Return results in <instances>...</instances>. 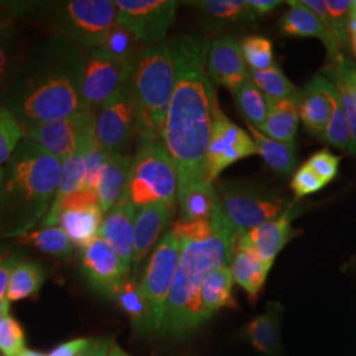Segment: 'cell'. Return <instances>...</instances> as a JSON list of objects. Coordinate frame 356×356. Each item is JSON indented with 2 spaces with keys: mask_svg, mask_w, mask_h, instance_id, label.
Segmentation results:
<instances>
[{
  "mask_svg": "<svg viewBox=\"0 0 356 356\" xmlns=\"http://www.w3.org/2000/svg\"><path fill=\"white\" fill-rule=\"evenodd\" d=\"M24 138L26 128L8 108L0 104V166L8 163Z\"/></svg>",
  "mask_w": 356,
  "mask_h": 356,
  "instance_id": "obj_37",
  "label": "cell"
},
{
  "mask_svg": "<svg viewBox=\"0 0 356 356\" xmlns=\"http://www.w3.org/2000/svg\"><path fill=\"white\" fill-rule=\"evenodd\" d=\"M323 78L314 76L305 88L298 91V115L305 127L314 136L323 138L331 118V103L323 89Z\"/></svg>",
  "mask_w": 356,
  "mask_h": 356,
  "instance_id": "obj_21",
  "label": "cell"
},
{
  "mask_svg": "<svg viewBox=\"0 0 356 356\" xmlns=\"http://www.w3.org/2000/svg\"><path fill=\"white\" fill-rule=\"evenodd\" d=\"M234 95L235 103L241 113L245 116L247 123L256 128L261 127L267 119L270 107V101L263 94V91L250 78L234 92Z\"/></svg>",
  "mask_w": 356,
  "mask_h": 356,
  "instance_id": "obj_34",
  "label": "cell"
},
{
  "mask_svg": "<svg viewBox=\"0 0 356 356\" xmlns=\"http://www.w3.org/2000/svg\"><path fill=\"white\" fill-rule=\"evenodd\" d=\"M325 73L330 76L332 81H339L351 92L356 104V66L350 60L341 58L332 65L331 67H326Z\"/></svg>",
  "mask_w": 356,
  "mask_h": 356,
  "instance_id": "obj_47",
  "label": "cell"
},
{
  "mask_svg": "<svg viewBox=\"0 0 356 356\" xmlns=\"http://www.w3.org/2000/svg\"><path fill=\"white\" fill-rule=\"evenodd\" d=\"M139 45H140L139 40L134 36L132 32H129L126 26L116 24L110 31L102 47H104L116 58L127 64L134 65L143 51V49L141 51L138 49Z\"/></svg>",
  "mask_w": 356,
  "mask_h": 356,
  "instance_id": "obj_38",
  "label": "cell"
},
{
  "mask_svg": "<svg viewBox=\"0 0 356 356\" xmlns=\"http://www.w3.org/2000/svg\"><path fill=\"white\" fill-rule=\"evenodd\" d=\"M19 242L31 244L45 254L58 257H66L73 251V244L64 229L58 226L29 231L24 236L19 238Z\"/></svg>",
  "mask_w": 356,
  "mask_h": 356,
  "instance_id": "obj_36",
  "label": "cell"
},
{
  "mask_svg": "<svg viewBox=\"0 0 356 356\" xmlns=\"http://www.w3.org/2000/svg\"><path fill=\"white\" fill-rule=\"evenodd\" d=\"M116 24L126 26L144 48L163 44L175 23L179 1L116 0Z\"/></svg>",
  "mask_w": 356,
  "mask_h": 356,
  "instance_id": "obj_11",
  "label": "cell"
},
{
  "mask_svg": "<svg viewBox=\"0 0 356 356\" xmlns=\"http://www.w3.org/2000/svg\"><path fill=\"white\" fill-rule=\"evenodd\" d=\"M353 0H329L326 1L327 11L330 13L332 22V33L337 40L338 45L342 48L347 45L350 35H348V13L351 8Z\"/></svg>",
  "mask_w": 356,
  "mask_h": 356,
  "instance_id": "obj_43",
  "label": "cell"
},
{
  "mask_svg": "<svg viewBox=\"0 0 356 356\" xmlns=\"http://www.w3.org/2000/svg\"><path fill=\"white\" fill-rule=\"evenodd\" d=\"M131 164L132 159L128 154L113 153L103 168L95 189L103 214H107L124 195Z\"/></svg>",
  "mask_w": 356,
  "mask_h": 356,
  "instance_id": "obj_23",
  "label": "cell"
},
{
  "mask_svg": "<svg viewBox=\"0 0 356 356\" xmlns=\"http://www.w3.org/2000/svg\"><path fill=\"white\" fill-rule=\"evenodd\" d=\"M270 267V263L261 260L254 252L235 248L229 269L234 281L247 292L251 301H256L266 284Z\"/></svg>",
  "mask_w": 356,
  "mask_h": 356,
  "instance_id": "obj_24",
  "label": "cell"
},
{
  "mask_svg": "<svg viewBox=\"0 0 356 356\" xmlns=\"http://www.w3.org/2000/svg\"><path fill=\"white\" fill-rule=\"evenodd\" d=\"M248 4L252 8V11L256 13V16L259 17V16L272 13L273 10L280 7L281 4H284V1H277V0H248Z\"/></svg>",
  "mask_w": 356,
  "mask_h": 356,
  "instance_id": "obj_53",
  "label": "cell"
},
{
  "mask_svg": "<svg viewBox=\"0 0 356 356\" xmlns=\"http://www.w3.org/2000/svg\"><path fill=\"white\" fill-rule=\"evenodd\" d=\"M44 269L33 261L20 260L13 268L6 298L10 302H16L35 296L44 284Z\"/></svg>",
  "mask_w": 356,
  "mask_h": 356,
  "instance_id": "obj_32",
  "label": "cell"
},
{
  "mask_svg": "<svg viewBox=\"0 0 356 356\" xmlns=\"http://www.w3.org/2000/svg\"><path fill=\"white\" fill-rule=\"evenodd\" d=\"M216 191L218 204L210 222L216 232L232 242L282 216L285 210L284 198L257 185L229 182L220 184Z\"/></svg>",
  "mask_w": 356,
  "mask_h": 356,
  "instance_id": "obj_6",
  "label": "cell"
},
{
  "mask_svg": "<svg viewBox=\"0 0 356 356\" xmlns=\"http://www.w3.org/2000/svg\"><path fill=\"white\" fill-rule=\"evenodd\" d=\"M256 153L257 149L251 136L234 124L216 103L206 159V179L214 182L226 168Z\"/></svg>",
  "mask_w": 356,
  "mask_h": 356,
  "instance_id": "obj_13",
  "label": "cell"
},
{
  "mask_svg": "<svg viewBox=\"0 0 356 356\" xmlns=\"http://www.w3.org/2000/svg\"><path fill=\"white\" fill-rule=\"evenodd\" d=\"M135 216L136 207L123 195L103 218L99 229V238L114 250L128 270L134 263Z\"/></svg>",
  "mask_w": 356,
  "mask_h": 356,
  "instance_id": "obj_16",
  "label": "cell"
},
{
  "mask_svg": "<svg viewBox=\"0 0 356 356\" xmlns=\"http://www.w3.org/2000/svg\"><path fill=\"white\" fill-rule=\"evenodd\" d=\"M3 182H4V166H0V200H1V191H3Z\"/></svg>",
  "mask_w": 356,
  "mask_h": 356,
  "instance_id": "obj_58",
  "label": "cell"
},
{
  "mask_svg": "<svg viewBox=\"0 0 356 356\" xmlns=\"http://www.w3.org/2000/svg\"><path fill=\"white\" fill-rule=\"evenodd\" d=\"M81 264L91 286L106 296L129 277L120 257L99 236L82 250Z\"/></svg>",
  "mask_w": 356,
  "mask_h": 356,
  "instance_id": "obj_14",
  "label": "cell"
},
{
  "mask_svg": "<svg viewBox=\"0 0 356 356\" xmlns=\"http://www.w3.org/2000/svg\"><path fill=\"white\" fill-rule=\"evenodd\" d=\"M298 97V95H297ZM297 97L272 102L266 122L257 128L269 139L282 143H292L298 127V103Z\"/></svg>",
  "mask_w": 356,
  "mask_h": 356,
  "instance_id": "obj_28",
  "label": "cell"
},
{
  "mask_svg": "<svg viewBox=\"0 0 356 356\" xmlns=\"http://www.w3.org/2000/svg\"><path fill=\"white\" fill-rule=\"evenodd\" d=\"M181 222L210 219L218 204V191L213 182L202 181L177 191Z\"/></svg>",
  "mask_w": 356,
  "mask_h": 356,
  "instance_id": "obj_26",
  "label": "cell"
},
{
  "mask_svg": "<svg viewBox=\"0 0 356 356\" xmlns=\"http://www.w3.org/2000/svg\"><path fill=\"white\" fill-rule=\"evenodd\" d=\"M63 161L24 138L4 166L0 229L22 238L47 216L60 185Z\"/></svg>",
  "mask_w": 356,
  "mask_h": 356,
  "instance_id": "obj_3",
  "label": "cell"
},
{
  "mask_svg": "<svg viewBox=\"0 0 356 356\" xmlns=\"http://www.w3.org/2000/svg\"><path fill=\"white\" fill-rule=\"evenodd\" d=\"M110 156H111V153L103 149L97 139L91 141L86 156H85L86 175H85V179L82 184V189H89V191L97 189L98 179L101 177L103 168L110 160Z\"/></svg>",
  "mask_w": 356,
  "mask_h": 356,
  "instance_id": "obj_42",
  "label": "cell"
},
{
  "mask_svg": "<svg viewBox=\"0 0 356 356\" xmlns=\"http://www.w3.org/2000/svg\"><path fill=\"white\" fill-rule=\"evenodd\" d=\"M10 310H11L10 301H8L7 298L0 300V317H8V316H11V314H10Z\"/></svg>",
  "mask_w": 356,
  "mask_h": 356,
  "instance_id": "obj_56",
  "label": "cell"
},
{
  "mask_svg": "<svg viewBox=\"0 0 356 356\" xmlns=\"http://www.w3.org/2000/svg\"><path fill=\"white\" fill-rule=\"evenodd\" d=\"M181 254L177 272L166 304L159 334L182 338L204 321L201 291L206 277L216 269L229 266L236 243L216 232L204 239L179 241Z\"/></svg>",
  "mask_w": 356,
  "mask_h": 356,
  "instance_id": "obj_4",
  "label": "cell"
},
{
  "mask_svg": "<svg viewBox=\"0 0 356 356\" xmlns=\"http://www.w3.org/2000/svg\"><path fill=\"white\" fill-rule=\"evenodd\" d=\"M116 17L118 8L111 0H69L53 7L51 26L54 35L88 51L103 45Z\"/></svg>",
  "mask_w": 356,
  "mask_h": 356,
  "instance_id": "obj_8",
  "label": "cell"
},
{
  "mask_svg": "<svg viewBox=\"0 0 356 356\" xmlns=\"http://www.w3.org/2000/svg\"><path fill=\"white\" fill-rule=\"evenodd\" d=\"M339 161H341L339 156H335L329 151L323 149L313 154L307 160L306 165L309 166L325 184H329L338 173Z\"/></svg>",
  "mask_w": 356,
  "mask_h": 356,
  "instance_id": "obj_45",
  "label": "cell"
},
{
  "mask_svg": "<svg viewBox=\"0 0 356 356\" xmlns=\"http://www.w3.org/2000/svg\"><path fill=\"white\" fill-rule=\"evenodd\" d=\"M348 35L350 36H354L356 35V0H353V4H351V8H350V13H348Z\"/></svg>",
  "mask_w": 356,
  "mask_h": 356,
  "instance_id": "obj_54",
  "label": "cell"
},
{
  "mask_svg": "<svg viewBox=\"0 0 356 356\" xmlns=\"http://www.w3.org/2000/svg\"><path fill=\"white\" fill-rule=\"evenodd\" d=\"M19 356H48L45 355V354H42V353H38V351H35V350H28L26 348L22 354Z\"/></svg>",
  "mask_w": 356,
  "mask_h": 356,
  "instance_id": "obj_57",
  "label": "cell"
},
{
  "mask_svg": "<svg viewBox=\"0 0 356 356\" xmlns=\"http://www.w3.org/2000/svg\"><path fill=\"white\" fill-rule=\"evenodd\" d=\"M241 48L244 61L250 65L252 72H261L275 65L273 45L269 38L248 36L243 38Z\"/></svg>",
  "mask_w": 356,
  "mask_h": 356,
  "instance_id": "obj_39",
  "label": "cell"
},
{
  "mask_svg": "<svg viewBox=\"0 0 356 356\" xmlns=\"http://www.w3.org/2000/svg\"><path fill=\"white\" fill-rule=\"evenodd\" d=\"M247 127L252 134L257 153L264 159L267 165L272 168L282 177H288L289 175H292L297 163L294 141L282 143V141L272 140L267 136H264L252 124L247 123Z\"/></svg>",
  "mask_w": 356,
  "mask_h": 356,
  "instance_id": "obj_30",
  "label": "cell"
},
{
  "mask_svg": "<svg viewBox=\"0 0 356 356\" xmlns=\"http://www.w3.org/2000/svg\"><path fill=\"white\" fill-rule=\"evenodd\" d=\"M40 6H42V3L0 1V32L13 31L15 20L32 15Z\"/></svg>",
  "mask_w": 356,
  "mask_h": 356,
  "instance_id": "obj_44",
  "label": "cell"
},
{
  "mask_svg": "<svg viewBox=\"0 0 356 356\" xmlns=\"http://www.w3.org/2000/svg\"><path fill=\"white\" fill-rule=\"evenodd\" d=\"M108 297L127 314L138 332L149 335V306L140 281L128 277L108 293Z\"/></svg>",
  "mask_w": 356,
  "mask_h": 356,
  "instance_id": "obj_27",
  "label": "cell"
},
{
  "mask_svg": "<svg viewBox=\"0 0 356 356\" xmlns=\"http://www.w3.org/2000/svg\"><path fill=\"white\" fill-rule=\"evenodd\" d=\"M19 261L20 259L15 256L13 252L0 251V300L6 298L11 273Z\"/></svg>",
  "mask_w": 356,
  "mask_h": 356,
  "instance_id": "obj_50",
  "label": "cell"
},
{
  "mask_svg": "<svg viewBox=\"0 0 356 356\" xmlns=\"http://www.w3.org/2000/svg\"><path fill=\"white\" fill-rule=\"evenodd\" d=\"M103 211L99 204L67 209L61 213L60 225L73 247L86 248L99 236Z\"/></svg>",
  "mask_w": 356,
  "mask_h": 356,
  "instance_id": "obj_22",
  "label": "cell"
},
{
  "mask_svg": "<svg viewBox=\"0 0 356 356\" xmlns=\"http://www.w3.org/2000/svg\"><path fill=\"white\" fill-rule=\"evenodd\" d=\"M232 284L234 279L229 266L218 268L206 277L201 291L206 319L211 318L222 307L238 309V304L232 296Z\"/></svg>",
  "mask_w": 356,
  "mask_h": 356,
  "instance_id": "obj_29",
  "label": "cell"
},
{
  "mask_svg": "<svg viewBox=\"0 0 356 356\" xmlns=\"http://www.w3.org/2000/svg\"><path fill=\"white\" fill-rule=\"evenodd\" d=\"M175 216V204H148L140 207L135 216L134 266L138 267L159 241Z\"/></svg>",
  "mask_w": 356,
  "mask_h": 356,
  "instance_id": "obj_19",
  "label": "cell"
},
{
  "mask_svg": "<svg viewBox=\"0 0 356 356\" xmlns=\"http://www.w3.org/2000/svg\"><path fill=\"white\" fill-rule=\"evenodd\" d=\"M178 241H191V239H204L214 234L210 219H202L195 222H177L172 229Z\"/></svg>",
  "mask_w": 356,
  "mask_h": 356,
  "instance_id": "obj_48",
  "label": "cell"
},
{
  "mask_svg": "<svg viewBox=\"0 0 356 356\" xmlns=\"http://www.w3.org/2000/svg\"><path fill=\"white\" fill-rule=\"evenodd\" d=\"M178 176L163 141L140 144L132 160L124 197L136 209L153 204H175Z\"/></svg>",
  "mask_w": 356,
  "mask_h": 356,
  "instance_id": "obj_7",
  "label": "cell"
},
{
  "mask_svg": "<svg viewBox=\"0 0 356 356\" xmlns=\"http://www.w3.org/2000/svg\"><path fill=\"white\" fill-rule=\"evenodd\" d=\"M250 78L272 102L294 98L298 95V91H300L282 73L279 65L275 64L269 69L261 70V72L251 70Z\"/></svg>",
  "mask_w": 356,
  "mask_h": 356,
  "instance_id": "obj_35",
  "label": "cell"
},
{
  "mask_svg": "<svg viewBox=\"0 0 356 356\" xmlns=\"http://www.w3.org/2000/svg\"><path fill=\"white\" fill-rule=\"evenodd\" d=\"M90 338H76L69 342L58 344L48 356H76L89 343Z\"/></svg>",
  "mask_w": 356,
  "mask_h": 356,
  "instance_id": "obj_52",
  "label": "cell"
},
{
  "mask_svg": "<svg viewBox=\"0 0 356 356\" xmlns=\"http://www.w3.org/2000/svg\"><path fill=\"white\" fill-rule=\"evenodd\" d=\"M24 51L15 31L0 32V98Z\"/></svg>",
  "mask_w": 356,
  "mask_h": 356,
  "instance_id": "obj_40",
  "label": "cell"
},
{
  "mask_svg": "<svg viewBox=\"0 0 356 356\" xmlns=\"http://www.w3.org/2000/svg\"><path fill=\"white\" fill-rule=\"evenodd\" d=\"M26 350V334L22 325L8 316L0 327V353L4 356H19Z\"/></svg>",
  "mask_w": 356,
  "mask_h": 356,
  "instance_id": "obj_41",
  "label": "cell"
},
{
  "mask_svg": "<svg viewBox=\"0 0 356 356\" xmlns=\"http://www.w3.org/2000/svg\"><path fill=\"white\" fill-rule=\"evenodd\" d=\"M206 67L209 76L218 85L232 92L250 79V72L245 66L241 44L229 36H222L210 42Z\"/></svg>",
  "mask_w": 356,
  "mask_h": 356,
  "instance_id": "obj_15",
  "label": "cell"
},
{
  "mask_svg": "<svg viewBox=\"0 0 356 356\" xmlns=\"http://www.w3.org/2000/svg\"><path fill=\"white\" fill-rule=\"evenodd\" d=\"M189 4L204 16L222 23H245L257 17L248 1L244 0H202Z\"/></svg>",
  "mask_w": 356,
  "mask_h": 356,
  "instance_id": "obj_33",
  "label": "cell"
},
{
  "mask_svg": "<svg viewBox=\"0 0 356 356\" xmlns=\"http://www.w3.org/2000/svg\"><path fill=\"white\" fill-rule=\"evenodd\" d=\"M210 41L202 35H182L172 41L175 90L166 114L163 144L178 176V189L206 179L216 92L206 67Z\"/></svg>",
  "mask_w": 356,
  "mask_h": 356,
  "instance_id": "obj_1",
  "label": "cell"
},
{
  "mask_svg": "<svg viewBox=\"0 0 356 356\" xmlns=\"http://www.w3.org/2000/svg\"><path fill=\"white\" fill-rule=\"evenodd\" d=\"M85 51L53 35L26 48L13 69L0 104L26 129L86 111L82 97Z\"/></svg>",
  "mask_w": 356,
  "mask_h": 356,
  "instance_id": "obj_2",
  "label": "cell"
},
{
  "mask_svg": "<svg viewBox=\"0 0 356 356\" xmlns=\"http://www.w3.org/2000/svg\"><path fill=\"white\" fill-rule=\"evenodd\" d=\"M291 10L281 17V32L296 38H318L327 49L331 61L335 64L341 58V47L331 38L316 13H312L301 1H288Z\"/></svg>",
  "mask_w": 356,
  "mask_h": 356,
  "instance_id": "obj_20",
  "label": "cell"
},
{
  "mask_svg": "<svg viewBox=\"0 0 356 356\" xmlns=\"http://www.w3.org/2000/svg\"><path fill=\"white\" fill-rule=\"evenodd\" d=\"M134 65L116 58L102 45L85 51L82 97L86 111L95 113L110 101L129 81Z\"/></svg>",
  "mask_w": 356,
  "mask_h": 356,
  "instance_id": "obj_10",
  "label": "cell"
},
{
  "mask_svg": "<svg viewBox=\"0 0 356 356\" xmlns=\"http://www.w3.org/2000/svg\"><path fill=\"white\" fill-rule=\"evenodd\" d=\"M292 214L288 211L251 229L238 239L235 248L251 251L261 260L273 264L276 256L280 254L292 236Z\"/></svg>",
  "mask_w": 356,
  "mask_h": 356,
  "instance_id": "obj_18",
  "label": "cell"
},
{
  "mask_svg": "<svg viewBox=\"0 0 356 356\" xmlns=\"http://www.w3.org/2000/svg\"><path fill=\"white\" fill-rule=\"evenodd\" d=\"M113 343V339L108 337L90 338L88 346L76 356H107Z\"/></svg>",
  "mask_w": 356,
  "mask_h": 356,
  "instance_id": "obj_51",
  "label": "cell"
},
{
  "mask_svg": "<svg viewBox=\"0 0 356 356\" xmlns=\"http://www.w3.org/2000/svg\"><path fill=\"white\" fill-rule=\"evenodd\" d=\"M107 356H134L131 355V354H128L126 353L119 344L113 343L111 346V348H110V351H108V355Z\"/></svg>",
  "mask_w": 356,
  "mask_h": 356,
  "instance_id": "obj_55",
  "label": "cell"
},
{
  "mask_svg": "<svg viewBox=\"0 0 356 356\" xmlns=\"http://www.w3.org/2000/svg\"><path fill=\"white\" fill-rule=\"evenodd\" d=\"M85 113L79 111L61 120L26 129V138L36 143L45 152L64 161L76 148Z\"/></svg>",
  "mask_w": 356,
  "mask_h": 356,
  "instance_id": "obj_17",
  "label": "cell"
},
{
  "mask_svg": "<svg viewBox=\"0 0 356 356\" xmlns=\"http://www.w3.org/2000/svg\"><path fill=\"white\" fill-rule=\"evenodd\" d=\"M323 89L330 99L331 118L322 139L338 149L348 151L351 145V128L339 91L327 78H323Z\"/></svg>",
  "mask_w": 356,
  "mask_h": 356,
  "instance_id": "obj_31",
  "label": "cell"
},
{
  "mask_svg": "<svg viewBox=\"0 0 356 356\" xmlns=\"http://www.w3.org/2000/svg\"><path fill=\"white\" fill-rule=\"evenodd\" d=\"M175 81L172 42H163L141 51L131 74L140 144L163 141Z\"/></svg>",
  "mask_w": 356,
  "mask_h": 356,
  "instance_id": "obj_5",
  "label": "cell"
},
{
  "mask_svg": "<svg viewBox=\"0 0 356 356\" xmlns=\"http://www.w3.org/2000/svg\"><path fill=\"white\" fill-rule=\"evenodd\" d=\"M326 184L305 164L294 173L291 188L297 198H302L305 195L317 193Z\"/></svg>",
  "mask_w": 356,
  "mask_h": 356,
  "instance_id": "obj_46",
  "label": "cell"
},
{
  "mask_svg": "<svg viewBox=\"0 0 356 356\" xmlns=\"http://www.w3.org/2000/svg\"><path fill=\"white\" fill-rule=\"evenodd\" d=\"M282 306L276 302L268 306L267 312L252 319L244 329V335L259 353L275 354L280 347V326Z\"/></svg>",
  "mask_w": 356,
  "mask_h": 356,
  "instance_id": "obj_25",
  "label": "cell"
},
{
  "mask_svg": "<svg viewBox=\"0 0 356 356\" xmlns=\"http://www.w3.org/2000/svg\"><path fill=\"white\" fill-rule=\"evenodd\" d=\"M97 140L107 152L122 153L138 135V113L131 78L95 113Z\"/></svg>",
  "mask_w": 356,
  "mask_h": 356,
  "instance_id": "obj_12",
  "label": "cell"
},
{
  "mask_svg": "<svg viewBox=\"0 0 356 356\" xmlns=\"http://www.w3.org/2000/svg\"><path fill=\"white\" fill-rule=\"evenodd\" d=\"M334 86L339 91V95L342 98L343 102L344 110H346V115L348 119V124L351 128V145L348 148V152L351 154L356 156V104L351 92L348 89L344 86L342 82L339 81H332Z\"/></svg>",
  "mask_w": 356,
  "mask_h": 356,
  "instance_id": "obj_49",
  "label": "cell"
},
{
  "mask_svg": "<svg viewBox=\"0 0 356 356\" xmlns=\"http://www.w3.org/2000/svg\"><path fill=\"white\" fill-rule=\"evenodd\" d=\"M350 42H351V48H353V51H354L356 56V35L350 36Z\"/></svg>",
  "mask_w": 356,
  "mask_h": 356,
  "instance_id": "obj_59",
  "label": "cell"
},
{
  "mask_svg": "<svg viewBox=\"0 0 356 356\" xmlns=\"http://www.w3.org/2000/svg\"><path fill=\"white\" fill-rule=\"evenodd\" d=\"M179 254L181 242L169 229L156 245L141 279V289L149 306V335L157 334L161 329Z\"/></svg>",
  "mask_w": 356,
  "mask_h": 356,
  "instance_id": "obj_9",
  "label": "cell"
}]
</instances>
